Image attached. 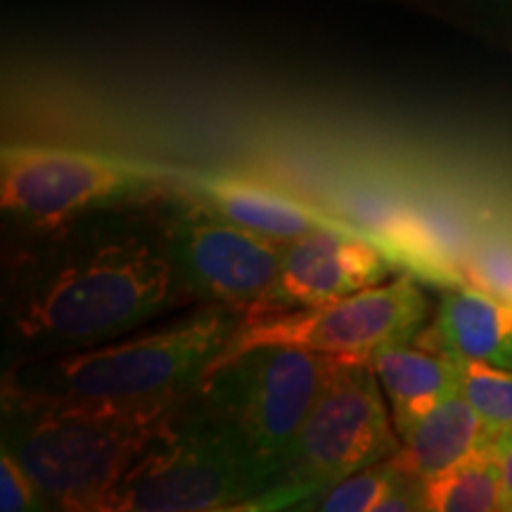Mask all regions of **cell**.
Segmentation results:
<instances>
[{
	"label": "cell",
	"mask_w": 512,
	"mask_h": 512,
	"mask_svg": "<svg viewBox=\"0 0 512 512\" xmlns=\"http://www.w3.org/2000/svg\"><path fill=\"white\" fill-rule=\"evenodd\" d=\"M392 261L342 223L311 230L283 247V264L264 316L311 309L387 283Z\"/></svg>",
	"instance_id": "obj_10"
},
{
	"label": "cell",
	"mask_w": 512,
	"mask_h": 512,
	"mask_svg": "<svg viewBox=\"0 0 512 512\" xmlns=\"http://www.w3.org/2000/svg\"><path fill=\"white\" fill-rule=\"evenodd\" d=\"M396 434L408 432L432 408L458 392L460 361L420 342H401L370 356Z\"/></svg>",
	"instance_id": "obj_14"
},
{
	"label": "cell",
	"mask_w": 512,
	"mask_h": 512,
	"mask_svg": "<svg viewBox=\"0 0 512 512\" xmlns=\"http://www.w3.org/2000/svg\"><path fill=\"white\" fill-rule=\"evenodd\" d=\"M27 233L12 256L5 318L12 342L31 356L95 347L192 304L162 209L119 204Z\"/></svg>",
	"instance_id": "obj_1"
},
{
	"label": "cell",
	"mask_w": 512,
	"mask_h": 512,
	"mask_svg": "<svg viewBox=\"0 0 512 512\" xmlns=\"http://www.w3.org/2000/svg\"><path fill=\"white\" fill-rule=\"evenodd\" d=\"M166 247L192 302L226 306L242 320L264 316L283 247L183 200L162 209Z\"/></svg>",
	"instance_id": "obj_9"
},
{
	"label": "cell",
	"mask_w": 512,
	"mask_h": 512,
	"mask_svg": "<svg viewBox=\"0 0 512 512\" xmlns=\"http://www.w3.org/2000/svg\"><path fill=\"white\" fill-rule=\"evenodd\" d=\"M185 200L261 238L290 245L311 230L339 223L283 190L238 176H190L181 181Z\"/></svg>",
	"instance_id": "obj_11"
},
{
	"label": "cell",
	"mask_w": 512,
	"mask_h": 512,
	"mask_svg": "<svg viewBox=\"0 0 512 512\" xmlns=\"http://www.w3.org/2000/svg\"><path fill=\"white\" fill-rule=\"evenodd\" d=\"M430 304L411 275L380 283L311 309L242 320L226 354L285 344L328 356L370 358L384 347L413 342L425 330Z\"/></svg>",
	"instance_id": "obj_8"
},
{
	"label": "cell",
	"mask_w": 512,
	"mask_h": 512,
	"mask_svg": "<svg viewBox=\"0 0 512 512\" xmlns=\"http://www.w3.org/2000/svg\"><path fill=\"white\" fill-rule=\"evenodd\" d=\"M472 287L512 306V238H489L472 249L465 261Z\"/></svg>",
	"instance_id": "obj_18"
},
{
	"label": "cell",
	"mask_w": 512,
	"mask_h": 512,
	"mask_svg": "<svg viewBox=\"0 0 512 512\" xmlns=\"http://www.w3.org/2000/svg\"><path fill=\"white\" fill-rule=\"evenodd\" d=\"M240 325V313L204 304L195 316L147 335L22 358L3 389L83 401L174 399L195 389Z\"/></svg>",
	"instance_id": "obj_3"
},
{
	"label": "cell",
	"mask_w": 512,
	"mask_h": 512,
	"mask_svg": "<svg viewBox=\"0 0 512 512\" xmlns=\"http://www.w3.org/2000/svg\"><path fill=\"white\" fill-rule=\"evenodd\" d=\"M494 434L470 401L456 392L401 434V444L389 460L396 470L422 484L489 451Z\"/></svg>",
	"instance_id": "obj_13"
},
{
	"label": "cell",
	"mask_w": 512,
	"mask_h": 512,
	"mask_svg": "<svg viewBox=\"0 0 512 512\" xmlns=\"http://www.w3.org/2000/svg\"><path fill=\"white\" fill-rule=\"evenodd\" d=\"M403 472L394 467L392 460H382L363 470L354 472L342 482L330 486L328 491L304 505V510L325 512H380V505L394 494L403 482Z\"/></svg>",
	"instance_id": "obj_16"
},
{
	"label": "cell",
	"mask_w": 512,
	"mask_h": 512,
	"mask_svg": "<svg viewBox=\"0 0 512 512\" xmlns=\"http://www.w3.org/2000/svg\"><path fill=\"white\" fill-rule=\"evenodd\" d=\"M458 392L494 432L512 430V370L460 363Z\"/></svg>",
	"instance_id": "obj_17"
},
{
	"label": "cell",
	"mask_w": 512,
	"mask_h": 512,
	"mask_svg": "<svg viewBox=\"0 0 512 512\" xmlns=\"http://www.w3.org/2000/svg\"><path fill=\"white\" fill-rule=\"evenodd\" d=\"M415 342L444 351L460 363L512 370V306L477 287L441 294L430 328Z\"/></svg>",
	"instance_id": "obj_12"
},
{
	"label": "cell",
	"mask_w": 512,
	"mask_h": 512,
	"mask_svg": "<svg viewBox=\"0 0 512 512\" xmlns=\"http://www.w3.org/2000/svg\"><path fill=\"white\" fill-rule=\"evenodd\" d=\"M399 444L370 358L342 356L306 415L264 508H304L354 472L394 456Z\"/></svg>",
	"instance_id": "obj_6"
},
{
	"label": "cell",
	"mask_w": 512,
	"mask_h": 512,
	"mask_svg": "<svg viewBox=\"0 0 512 512\" xmlns=\"http://www.w3.org/2000/svg\"><path fill=\"white\" fill-rule=\"evenodd\" d=\"M491 456L496 458L498 470H501L503 510H512V430L494 434V441H491Z\"/></svg>",
	"instance_id": "obj_20"
},
{
	"label": "cell",
	"mask_w": 512,
	"mask_h": 512,
	"mask_svg": "<svg viewBox=\"0 0 512 512\" xmlns=\"http://www.w3.org/2000/svg\"><path fill=\"white\" fill-rule=\"evenodd\" d=\"M422 503L432 512L503 510L501 470L491 448L444 475L422 482Z\"/></svg>",
	"instance_id": "obj_15"
},
{
	"label": "cell",
	"mask_w": 512,
	"mask_h": 512,
	"mask_svg": "<svg viewBox=\"0 0 512 512\" xmlns=\"http://www.w3.org/2000/svg\"><path fill=\"white\" fill-rule=\"evenodd\" d=\"M264 498L266 484L190 392L98 512L245 510Z\"/></svg>",
	"instance_id": "obj_5"
},
{
	"label": "cell",
	"mask_w": 512,
	"mask_h": 512,
	"mask_svg": "<svg viewBox=\"0 0 512 512\" xmlns=\"http://www.w3.org/2000/svg\"><path fill=\"white\" fill-rule=\"evenodd\" d=\"M339 358L285 344L221 351L192 389L266 484L261 508L283 477L294 439Z\"/></svg>",
	"instance_id": "obj_4"
},
{
	"label": "cell",
	"mask_w": 512,
	"mask_h": 512,
	"mask_svg": "<svg viewBox=\"0 0 512 512\" xmlns=\"http://www.w3.org/2000/svg\"><path fill=\"white\" fill-rule=\"evenodd\" d=\"M41 491L22 463L3 448L0 453V510L3 512H24L41 508Z\"/></svg>",
	"instance_id": "obj_19"
},
{
	"label": "cell",
	"mask_w": 512,
	"mask_h": 512,
	"mask_svg": "<svg viewBox=\"0 0 512 512\" xmlns=\"http://www.w3.org/2000/svg\"><path fill=\"white\" fill-rule=\"evenodd\" d=\"M185 396L83 401L3 389V448L50 508L98 512Z\"/></svg>",
	"instance_id": "obj_2"
},
{
	"label": "cell",
	"mask_w": 512,
	"mask_h": 512,
	"mask_svg": "<svg viewBox=\"0 0 512 512\" xmlns=\"http://www.w3.org/2000/svg\"><path fill=\"white\" fill-rule=\"evenodd\" d=\"M162 183L164 171L147 164L69 147L5 145L0 152V204L27 230L143 202Z\"/></svg>",
	"instance_id": "obj_7"
}]
</instances>
